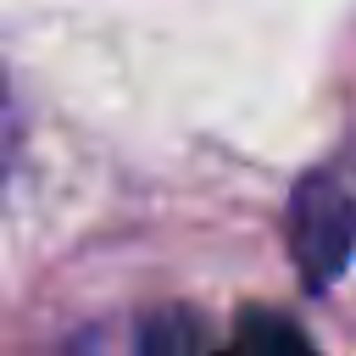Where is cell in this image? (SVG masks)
Here are the masks:
<instances>
[{"label": "cell", "instance_id": "obj_1", "mask_svg": "<svg viewBox=\"0 0 356 356\" xmlns=\"http://www.w3.org/2000/svg\"><path fill=\"white\" fill-rule=\"evenodd\" d=\"M356 250V195L334 172H306L289 195V256L306 289H328Z\"/></svg>", "mask_w": 356, "mask_h": 356}, {"label": "cell", "instance_id": "obj_2", "mask_svg": "<svg viewBox=\"0 0 356 356\" xmlns=\"http://www.w3.org/2000/svg\"><path fill=\"white\" fill-rule=\"evenodd\" d=\"M234 356H317V345L306 339L300 323L250 306V312H239V323H234Z\"/></svg>", "mask_w": 356, "mask_h": 356}, {"label": "cell", "instance_id": "obj_3", "mask_svg": "<svg viewBox=\"0 0 356 356\" xmlns=\"http://www.w3.org/2000/svg\"><path fill=\"white\" fill-rule=\"evenodd\" d=\"M139 356H217V350L189 312H156L139 328Z\"/></svg>", "mask_w": 356, "mask_h": 356}]
</instances>
